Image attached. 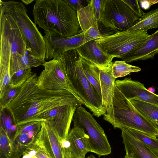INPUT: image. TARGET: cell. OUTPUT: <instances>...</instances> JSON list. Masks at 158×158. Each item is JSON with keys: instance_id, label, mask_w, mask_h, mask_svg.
I'll use <instances>...</instances> for the list:
<instances>
[{"instance_id": "cell-1", "label": "cell", "mask_w": 158, "mask_h": 158, "mask_svg": "<svg viewBox=\"0 0 158 158\" xmlns=\"http://www.w3.org/2000/svg\"><path fill=\"white\" fill-rule=\"evenodd\" d=\"M38 77L33 74L6 105L17 127L39 121L40 116L53 108L65 105L81 106V102L69 91L39 89L36 85Z\"/></svg>"}, {"instance_id": "cell-2", "label": "cell", "mask_w": 158, "mask_h": 158, "mask_svg": "<svg viewBox=\"0 0 158 158\" xmlns=\"http://www.w3.org/2000/svg\"><path fill=\"white\" fill-rule=\"evenodd\" d=\"M32 14L35 23L45 31L64 37L79 33L77 13L64 0H36Z\"/></svg>"}, {"instance_id": "cell-3", "label": "cell", "mask_w": 158, "mask_h": 158, "mask_svg": "<svg viewBox=\"0 0 158 158\" xmlns=\"http://www.w3.org/2000/svg\"><path fill=\"white\" fill-rule=\"evenodd\" d=\"M57 57L63 66L69 85L76 98L99 117L106 112L102 98L89 81L83 71L81 57L76 49L65 52Z\"/></svg>"}, {"instance_id": "cell-4", "label": "cell", "mask_w": 158, "mask_h": 158, "mask_svg": "<svg viewBox=\"0 0 158 158\" xmlns=\"http://www.w3.org/2000/svg\"><path fill=\"white\" fill-rule=\"evenodd\" d=\"M106 110L103 119L115 128L131 129L158 137V127L131 109L127 99L115 85L112 103Z\"/></svg>"}, {"instance_id": "cell-5", "label": "cell", "mask_w": 158, "mask_h": 158, "mask_svg": "<svg viewBox=\"0 0 158 158\" xmlns=\"http://www.w3.org/2000/svg\"><path fill=\"white\" fill-rule=\"evenodd\" d=\"M0 10L12 17L21 30L27 41L28 52L36 58L45 60L46 48L44 37L36 24L30 19L22 3L0 0Z\"/></svg>"}, {"instance_id": "cell-6", "label": "cell", "mask_w": 158, "mask_h": 158, "mask_svg": "<svg viewBox=\"0 0 158 158\" xmlns=\"http://www.w3.org/2000/svg\"><path fill=\"white\" fill-rule=\"evenodd\" d=\"M0 69H10L11 59L28 51L24 36L13 18L0 10Z\"/></svg>"}, {"instance_id": "cell-7", "label": "cell", "mask_w": 158, "mask_h": 158, "mask_svg": "<svg viewBox=\"0 0 158 158\" xmlns=\"http://www.w3.org/2000/svg\"><path fill=\"white\" fill-rule=\"evenodd\" d=\"M140 18L123 0H107L99 29L103 35H113L127 30Z\"/></svg>"}, {"instance_id": "cell-8", "label": "cell", "mask_w": 158, "mask_h": 158, "mask_svg": "<svg viewBox=\"0 0 158 158\" xmlns=\"http://www.w3.org/2000/svg\"><path fill=\"white\" fill-rule=\"evenodd\" d=\"M72 120L74 126L83 128L88 136L91 152L99 158L111 153V147L104 130L81 105L77 109Z\"/></svg>"}, {"instance_id": "cell-9", "label": "cell", "mask_w": 158, "mask_h": 158, "mask_svg": "<svg viewBox=\"0 0 158 158\" xmlns=\"http://www.w3.org/2000/svg\"><path fill=\"white\" fill-rule=\"evenodd\" d=\"M150 35L147 31H126L103 35L94 41L104 52L121 59Z\"/></svg>"}, {"instance_id": "cell-10", "label": "cell", "mask_w": 158, "mask_h": 158, "mask_svg": "<svg viewBox=\"0 0 158 158\" xmlns=\"http://www.w3.org/2000/svg\"><path fill=\"white\" fill-rule=\"evenodd\" d=\"M43 66L44 69L38 77L36 82L39 89L50 90H66L75 96L69 85L61 63L57 57L45 61Z\"/></svg>"}, {"instance_id": "cell-11", "label": "cell", "mask_w": 158, "mask_h": 158, "mask_svg": "<svg viewBox=\"0 0 158 158\" xmlns=\"http://www.w3.org/2000/svg\"><path fill=\"white\" fill-rule=\"evenodd\" d=\"M44 32V37L46 48L45 60L56 58L65 52L75 49L90 41L86 36L85 31L67 37H62L50 31Z\"/></svg>"}, {"instance_id": "cell-12", "label": "cell", "mask_w": 158, "mask_h": 158, "mask_svg": "<svg viewBox=\"0 0 158 158\" xmlns=\"http://www.w3.org/2000/svg\"><path fill=\"white\" fill-rule=\"evenodd\" d=\"M115 85L128 100H138L158 105V95L148 91L139 81L128 77L115 81Z\"/></svg>"}, {"instance_id": "cell-13", "label": "cell", "mask_w": 158, "mask_h": 158, "mask_svg": "<svg viewBox=\"0 0 158 158\" xmlns=\"http://www.w3.org/2000/svg\"><path fill=\"white\" fill-rule=\"evenodd\" d=\"M42 121L31 122L17 127L16 135L12 143L15 151L20 156L36 139L41 129Z\"/></svg>"}, {"instance_id": "cell-14", "label": "cell", "mask_w": 158, "mask_h": 158, "mask_svg": "<svg viewBox=\"0 0 158 158\" xmlns=\"http://www.w3.org/2000/svg\"><path fill=\"white\" fill-rule=\"evenodd\" d=\"M107 0H91L88 5L77 13L78 20L82 32L98 25L102 19Z\"/></svg>"}, {"instance_id": "cell-15", "label": "cell", "mask_w": 158, "mask_h": 158, "mask_svg": "<svg viewBox=\"0 0 158 158\" xmlns=\"http://www.w3.org/2000/svg\"><path fill=\"white\" fill-rule=\"evenodd\" d=\"M81 57L103 69L111 65L114 56L104 52L94 40L87 42L75 49Z\"/></svg>"}, {"instance_id": "cell-16", "label": "cell", "mask_w": 158, "mask_h": 158, "mask_svg": "<svg viewBox=\"0 0 158 158\" xmlns=\"http://www.w3.org/2000/svg\"><path fill=\"white\" fill-rule=\"evenodd\" d=\"M36 139L41 143L52 158H64L61 141L48 122L42 121L41 129Z\"/></svg>"}, {"instance_id": "cell-17", "label": "cell", "mask_w": 158, "mask_h": 158, "mask_svg": "<svg viewBox=\"0 0 158 158\" xmlns=\"http://www.w3.org/2000/svg\"><path fill=\"white\" fill-rule=\"evenodd\" d=\"M158 54V30L121 59L128 63L151 59Z\"/></svg>"}, {"instance_id": "cell-18", "label": "cell", "mask_w": 158, "mask_h": 158, "mask_svg": "<svg viewBox=\"0 0 158 158\" xmlns=\"http://www.w3.org/2000/svg\"><path fill=\"white\" fill-rule=\"evenodd\" d=\"M120 129L126 156L133 158H158V150L145 145L135 138L126 128Z\"/></svg>"}, {"instance_id": "cell-19", "label": "cell", "mask_w": 158, "mask_h": 158, "mask_svg": "<svg viewBox=\"0 0 158 158\" xmlns=\"http://www.w3.org/2000/svg\"><path fill=\"white\" fill-rule=\"evenodd\" d=\"M79 106L77 105L62 106L52 119L46 121L52 127L61 142L67 139L73 115Z\"/></svg>"}, {"instance_id": "cell-20", "label": "cell", "mask_w": 158, "mask_h": 158, "mask_svg": "<svg viewBox=\"0 0 158 158\" xmlns=\"http://www.w3.org/2000/svg\"><path fill=\"white\" fill-rule=\"evenodd\" d=\"M66 140L67 147L75 158H86V154L91 152L89 137L81 128L74 126L69 132Z\"/></svg>"}, {"instance_id": "cell-21", "label": "cell", "mask_w": 158, "mask_h": 158, "mask_svg": "<svg viewBox=\"0 0 158 158\" xmlns=\"http://www.w3.org/2000/svg\"><path fill=\"white\" fill-rule=\"evenodd\" d=\"M99 78L102 104L106 110L111 105L114 94L116 78L112 74V64L100 69Z\"/></svg>"}, {"instance_id": "cell-22", "label": "cell", "mask_w": 158, "mask_h": 158, "mask_svg": "<svg viewBox=\"0 0 158 158\" xmlns=\"http://www.w3.org/2000/svg\"><path fill=\"white\" fill-rule=\"evenodd\" d=\"M127 101L131 109L158 127V105L138 100Z\"/></svg>"}, {"instance_id": "cell-23", "label": "cell", "mask_w": 158, "mask_h": 158, "mask_svg": "<svg viewBox=\"0 0 158 158\" xmlns=\"http://www.w3.org/2000/svg\"><path fill=\"white\" fill-rule=\"evenodd\" d=\"M45 60L39 59L27 51L22 56L16 55L11 59L10 72L11 77L19 70L43 65Z\"/></svg>"}, {"instance_id": "cell-24", "label": "cell", "mask_w": 158, "mask_h": 158, "mask_svg": "<svg viewBox=\"0 0 158 158\" xmlns=\"http://www.w3.org/2000/svg\"><path fill=\"white\" fill-rule=\"evenodd\" d=\"M154 28H158V7L147 13L143 12L142 16L127 31L141 30L146 31Z\"/></svg>"}, {"instance_id": "cell-25", "label": "cell", "mask_w": 158, "mask_h": 158, "mask_svg": "<svg viewBox=\"0 0 158 158\" xmlns=\"http://www.w3.org/2000/svg\"><path fill=\"white\" fill-rule=\"evenodd\" d=\"M83 69L87 78L102 98L99 69L90 62L81 58Z\"/></svg>"}, {"instance_id": "cell-26", "label": "cell", "mask_w": 158, "mask_h": 158, "mask_svg": "<svg viewBox=\"0 0 158 158\" xmlns=\"http://www.w3.org/2000/svg\"><path fill=\"white\" fill-rule=\"evenodd\" d=\"M4 130L0 127V158H19Z\"/></svg>"}, {"instance_id": "cell-27", "label": "cell", "mask_w": 158, "mask_h": 158, "mask_svg": "<svg viewBox=\"0 0 158 158\" xmlns=\"http://www.w3.org/2000/svg\"><path fill=\"white\" fill-rule=\"evenodd\" d=\"M23 158H52L41 143L36 139L24 151Z\"/></svg>"}, {"instance_id": "cell-28", "label": "cell", "mask_w": 158, "mask_h": 158, "mask_svg": "<svg viewBox=\"0 0 158 158\" xmlns=\"http://www.w3.org/2000/svg\"><path fill=\"white\" fill-rule=\"evenodd\" d=\"M141 68L131 65L123 61L116 60L112 62V73L115 78L124 77L132 72H137Z\"/></svg>"}, {"instance_id": "cell-29", "label": "cell", "mask_w": 158, "mask_h": 158, "mask_svg": "<svg viewBox=\"0 0 158 158\" xmlns=\"http://www.w3.org/2000/svg\"><path fill=\"white\" fill-rule=\"evenodd\" d=\"M126 129L135 138L145 145L158 150V138L153 137L136 130Z\"/></svg>"}, {"instance_id": "cell-30", "label": "cell", "mask_w": 158, "mask_h": 158, "mask_svg": "<svg viewBox=\"0 0 158 158\" xmlns=\"http://www.w3.org/2000/svg\"><path fill=\"white\" fill-rule=\"evenodd\" d=\"M32 74L31 68L19 70L11 76L9 85L12 88L20 87L27 81Z\"/></svg>"}, {"instance_id": "cell-31", "label": "cell", "mask_w": 158, "mask_h": 158, "mask_svg": "<svg viewBox=\"0 0 158 158\" xmlns=\"http://www.w3.org/2000/svg\"><path fill=\"white\" fill-rule=\"evenodd\" d=\"M13 125L15 124L11 115L9 114H8L6 113L5 110H1L0 127L4 130L12 142L14 139L11 131V128Z\"/></svg>"}, {"instance_id": "cell-32", "label": "cell", "mask_w": 158, "mask_h": 158, "mask_svg": "<svg viewBox=\"0 0 158 158\" xmlns=\"http://www.w3.org/2000/svg\"><path fill=\"white\" fill-rule=\"evenodd\" d=\"M20 87L12 88L8 85L6 87L2 94L0 96L1 110L3 109L7 103L15 96Z\"/></svg>"}, {"instance_id": "cell-33", "label": "cell", "mask_w": 158, "mask_h": 158, "mask_svg": "<svg viewBox=\"0 0 158 158\" xmlns=\"http://www.w3.org/2000/svg\"><path fill=\"white\" fill-rule=\"evenodd\" d=\"M85 32L86 36L89 41L94 40L102 36L99 31L98 25L92 26Z\"/></svg>"}, {"instance_id": "cell-34", "label": "cell", "mask_w": 158, "mask_h": 158, "mask_svg": "<svg viewBox=\"0 0 158 158\" xmlns=\"http://www.w3.org/2000/svg\"><path fill=\"white\" fill-rule=\"evenodd\" d=\"M64 1L72 8L77 12L87 6L90 2V0H64Z\"/></svg>"}, {"instance_id": "cell-35", "label": "cell", "mask_w": 158, "mask_h": 158, "mask_svg": "<svg viewBox=\"0 0 158 158\" xmlns=\"http://www.w3.org/2000/svg\"><path fill=\"white\" fill-rule=\"evenodd\" d=\"M123 1L129 6L140 18L143 12L141 10L137 0H123Z\"/></svg>"}, {"instance_id": "cell-36", "label": "cell", "mask_w": 158, "mask_h": 158, "mask_svg": "<svg viewBox=\"0 0 158 158\" xmlns=\"http://www.w3.org/2000/svg\"><path fill=\"white\" fill-rule=\"evenodd\" d=\"M64 154V158H75L71 153L68 147H62ZM86 158H96L94 155L91 154Z\"/></svg>"}, {"instance_id": "cell-37", "label": "cell", "mask_w": 158, "mask_h": 158, "mask_svg": "<svg viewBox=\"0 0 158 158\" xmlns=\"http://www.w3.org/2000/svg\"><path fill=\"white\" fill-rule=\"evenodd\" d=\"M139 1L141 7L144 10H148L151 6L149 0H141Z\"/></svg>"}, {"instance_id": "cell-38", "label": "cell", "mask_w": 158, "mask_h": 158, "mask_svg": "<svg viewBox=\"0 0 158 158\" xmlns=\"http://www.w3.org/2000/svg\"><path fill=\"white\" fill-rule=\"evenodd\" d=\"M34 1V0H22L21 1L25 5H28L32 3Z\"/></svg>"}, {"instance_id": "cell-39", "label": "cell", "mask_w": 158, "mask_h": 158, "mask_svg": "<svg viewBox=\"0 0 158 158\" xmlns=\"http://www.w3.org/2000/svg\"><path fill=\"white\" fill-rule=\"evenodd\" d=\"M148 91L152 93H154L155 91V89L152 87H149L148 88Z\"/></svg>"}, {"instance_id": "cell-40", "label": "cell", "mask_w": 158, "mask_h": 158, "mask_svg": "<svg viewBox=\"0 0 158 158\" xmlns=\"http://www.w3.org/2000/svg\"><path fill=\"white\" fill-rule=\"evenodd\" d=\"M151 5L152 6L153 4L158 3V0H150Z\"/></svg>"}, {"instance_id": "cell-41", "label": "cell", "mask_w": 158, "mask_h": 158, "mask_svg": "<svg viewBox=\"0 0 158 158\" xmlns=\"http://www.w3.org/2000/svg\"><path fill=\"white\" fill-rule=\"evenodd\" d=\"M124 158H133L129 157H127V156H125L124 157Z\"/></svg>"}]
</instances>
